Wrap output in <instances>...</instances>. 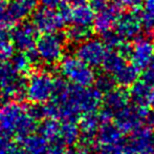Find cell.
I'll return each instance as SVG.
<instances>
[{"instance_id":"obj_1","label":"cell","mask_w":154,"mask_h":154,"mask_svg":"<svg viewBox=\"0 0 154 154\" xmlns=\"http://www.w3.org/2000/svg\"><path fill=\"white\" fill-rule=\"evenodd\" d=\"M56 80L47 71L32 73L25 82V97L32 103H46L55 94Z\"/></svg>"},{"instance_id":"obj_2","label":"cell","mask_w":154,"mask_h":154,"mask_svg":"<svg viewBox=\"0 0 154 154\" xmlns=\"http://www.w3.org/2000/svg\"><path fill=\"white\" fill-rule=\"evenodd\" d=\"M60 72L66 81L78 87H90L94 84L95 72L75 55L64 56L60 61Z\"/></svg>"},{"instance_id":"obj_3","label":"cell","mask_w":154,"mask_h":154,"mask_svg":"<svg viewBox=\"0 0 154 154\" xmlns=\"http://www.w3.org/2000/svg\"><path fill=\"white\" fill-rule=\"evenodd\" d=\"M25 82L11 62L2 60L0 62V90L1 97L6 101L14 99L19 101L25 97Z\"/></svg>"},{"instance_id":"obj_4","label":"cell","mask_w":154,"mask_h":154,"mask_svg":"<svg viewBox=\"0 0 154 154\" xmlns=\"http://www.w3.org/2000/svg\"><path fill=\"white\" fill-rule=\"evenodd\" d=\"M66 49V39L60 33L43 34L37 39L36 51L41 61L54 66L62 60Z\"/></svg>"},{"instance_id":"obj_5","label":"cell","mask_w":154,"mask_h":154,"mask_svg":"<svg viewBox=\"0 0 154 154\" xmlns=\"http://www.w3.org/2000/svg\"><path fill=\"white\" fill-rule=\"evenodd\" d=\"M37 5L38 0H11L6 4L5 11L0 15V27L8 30L14 28L17 22H21L34 14Z\"/></svg>"},{"instance_id":"obj_6","label":"cell","mask_w":154,"mask_h":154,"mask_svg":"<svg viewBox=\"0 0 154 154\" xmlns=\"http://www.w3.org/2000/svg\"><path fill=\"white\" fill-rule=\"evenodd\" d=\"M32 23L39 33L51 34L59 33L66 22L60 11L43 6L34 12Z\"/></svg>"},{"instance_id":"obj_7","label":"cell","mask_w":154,"mask_h":154,"mask_svg":"<svg viewBox=\"0 0 154 154\" xmlns=\"http://www.w3.org/2000/svg\"><path fill=\"white\" fill-rule=\"evenodd\" d=\"M107 52L108 49L103 41L90 37L87 40L77 44L75 55L89 67L97 68L102 66Z\"/></svg>"},{"instance_id":"obj_8","label":"cell","mask_w":154,"mask_h":154,"mask_svg":"<svg viewBox=\"0 0 154 154\" xmlns=\"http://www.w3.org/2000/svg\"><path fill=\"white\" fill-rule=\"evenodd\" d=\"M25 113V106L19 101L8 100L3 103L0 107V131L13 137Z\"/></svg>"},{"instance_id":"obj_9","label":"cell","mask_w":154,"mask_h":154,"mask_svg":"<svg viewBox=\"0 0 154 154\" xmlns=\"http://www.w3.org/2000/svg\"><path fill=\"white\" fill-rule=\"evenodd\" d=\"M123 8L118 2H110L106 8L97 11L92 23L93 31L99 35H106L114 31L119 18L122 15Z\"/></svg>"},{"instance_id":"obj_10","label":"cell","mask_w":154,"mask_h":154,"mask_svg":"<svg viewBox=\"0 0 154 154\" xmlns=\"http://www.w3.org/2000/svg\"><path fill=\"white\" fill-rule=\"evenodd\" d=\"M128 58L138 70H144L154 58V48L152 41L146 37H137L130 44Z\"/></svg>"},{"instance_id":"obj_11","label":"cell","mask_w":154,"mask_h":154,"mask_svg":"<svg viewBox=\"0 0 154 154\" xmlns=\"http://www.w3.org/2000/svg\"><path fill=\"white\" fill-rule=\"evenodd\" d=\"M37 31L32 23L22 22L16 25L12 32V40L15 48L23 53H29L36 49Z\"/></svg>"},{"instance_id":"obj_12","label":"cell","mask_w":154,"mask_h":154,"mask_svg":"<svg viewBox=\"0 0 154 154\" xmlns=\"http://www.w3.org/2000/svg\"><path fill=\"white\" fill-rule=\"evenodd\" d=\"M114 31L127 41L134 40L135 38L140 37L143 28L140 25L138 12L131 11L129 13L121 15Z\"/></svg>"},{"instance_id":"obj_13","label":"cell","mask_w":154,"mask_h":154,"mask_svg":"<svg viewBox=\"0 0 154 154\" xmlns=\"http://www.w3.org/2000/svg\"><path fill=\"white\" fill-rule=\"evenodd\" d=\"M95 17V11L91 5L87 3L73 5L70 8L69 22L72 25H83V27H92L93 20Z\"/></svg>"},{"instance_id":"obj_14","label":"cell","mask_w":154,"mask_h":154,"mask_svg":"<svg viewBox=\"0 0 154 154\" xmlns=\"http://www.w3.org/2000/svg\"><path fill=\"white\" fill-rule=\"evenodd\" d=\"M138 77H140V70L132 64H126L118 73L113 75L116 86H120L122 88L131 87L137 81Z\"/></svg>"},{"instance_id":"obj_15","label":"cell","mask_w":154,"mask_h":154,"mask_svg":"<svg viewBox=\"0 0 154 154\" xmlns=\"http://www.w3.org/2000/svg\"><path fill=\"white\" fill-rule=\"evenodd\" d=\"M126 58H127L126 56L118 51H108L101 67L105 73L114 75L127 64Z\"/></svg>"},{"instance_id":"obj_16","label":"cell","mask_w":154,"mask_h":154,"mask_svg":"<svg viewBox=\"0 0 154 154\" xmlns=\"http://www.w3.org/2000/svg\"><path fill=\"white\" fill-rule=\"evenodd\" d=\"M91 27H83V25H71L66 30L64 34V37L66 41L73 43V44H79L83 41L87 40L92 35Z\"/></svg>"},{"instance_id":"obj_17","label":"cell","mask_w":154,"mask_h":154,"mask_svg":"<svg viewBox=\"0 0 154 154\" xmlns=\"http://www.w3.org/2000/svg\"><path fill=\"white\" fill-rule=\"evenodd\" d=\"M15 45L8 29L0 27V60H8L14 56Z\"/></svg>"},{"instance_id":"obj_18","label":"cell","mask_w":154,"mask_h":154,"mask_svg":"<svg viewBox=\"0 0 154 154\" xmlns=\"http://www.w3.org/2000/svg\"><path fill=\"white\" fill-rule=\"evenodd\" d=\"M19 145L29 154H43L45 151V142L40 135L31 134Z\"/></svg>"},{"instance_id":"obj_19","label":"cell","mask_w":154,"mask_h":154,"mask_svg":"<svg viewBox=\"0 0 154 154\" xmlns=\"http://www.w3.org/2000/svg\"><path fill=\"white\" fill-rule=\"evenodd\" d=\"M131 89V96L134 100L138 103H146L150 101V94L152 84H148L145 80H137L134 84H132Z\"/></svg>"},{"instance_id":"obj_20","label":"cell","mask_w":154,"mask_h":154,"mask_svg":"<svg viewBox=\"0 0 154 154\" xmlns=\"http://www.w3.org/2000/svg\"><path fill=\"white\" fill-rule=\"evenodd\" d=\"M129 99V94L125 88H116L111 89L106 93V103L111 107H122Z\"/></svg>"},{"instance_id":"obj_21","label":"cell","mask_w":154,"mask_h":154,"mask_svg":"<svg viewBox=\"0 0 154 154\" xmlns=\"http://www.w3.org/2000/svg\"><path fill=\"white\" fill-rule=\"evenodd\" d=\"M11 64L19 74H25L31 70L32 62L29 60V56L23 52L14 54V56L11 58Z\"/></svg>"},{"instance_id":"obj_22","label":"cell","mask_w":154,"mask_h":154,"mask_svg":"<svg viewBox=\"0 0 154 154\" xmlns=\"http://www.w3.org/2000/svg\"><path fill=\"white\" fill-rule=\"evenodd\" d=\"M94 84L100 92H105V93H107L108 91H110L111 89H113L116 86L113 76L110 74H107V73L100 75V76H97Z\"/></svg>"},{"instance_id":"obj_23","label":"cell","mask_w":154,"mask_h":154,"mask_svg":"<svg viewBox=\"0 0 154 154\" xmlns=\"http://www.w3.org/2000/svg\"><path fill=\"white\" fill-rule=\"evenodd\" d=\"M140 25H142L143 31L145 32H153L154 31V15L147 11L138 12Z\"/></svg>"},{"instance_id":"obj_24","label":"cell","mask_w":154,"mask_h":154,"mask_svg":"<svg viewBox=\"0 0 154 154\" xmlns=\"http://www.w3.org/2000/svg\"><path fill=\"white\" fill-rule=\"evenodd\" d=\"M57 130V125L53 120H45L39 126L38 131L42 135V137H48L51 136Z\"/></svg>"},{"instance_id":"obj_25","label":"cell","mask_w":154,"mask_h":154,"mask_svg":"<svg viewBox=\"0 0 154 154\" xmlns=\"http://www.w3.org/2000/svg\"><path fill=\"white\" fill-rule=\"evenodd\" d=\"M146 0H118V3L123 8H128L131 11H137L140 6L144 5Z\"/></svg>"},{"instance_id":"obj_26","label":"cell","mask_w":154,"mask_h":154,"mask_svg":"<svg viewBox=\"0 0 154 154\" xmlns=\"http://www.w3.org/2000/svg\"><path fill=\"white\" fill-rule=\"evenodd\" d=\"M144 74H143L142 79L145 80L146 82L150 84H154V58L152 59V61L148 64L146 69H144Z\"/></svg>"},{"instance_id":"obj_27","label":"cell","mask_w":154,"mask_h":154,"mask_svg":"<svg viewBox=\"0 0 154 154\" xmlns=\"http://www.w3.org/2000/svg\"><path fill=\"white\" fill-rule=\"evenodd\" d=\"M90 5L94 11H100L102 8H106L111 2V0H89Z\"/></svg>"},{"instance_id":"obj_28","label":"cell","mask_w":154,"mask_h":154,"mask_svg":"<svg viewBox=\"0 0 154 154\" xmlns=\"http://www.w3.org/2000/svg\"><path fill=\"white\" fill-rule=\"evenodd\" d=\"M43 6L49 8H57L62 5L63 0H38Z\"/></svg>"},{"instance_id":"obj_29","label":"cell","mask_w":154,"mask_h":154,"mask_svg":"<svg viewBox=\"0 0 154 154\" xmlns=\"http://www.w3.org/2000/svg\"><path fill=\"white\" fill-rule=\"evenodd\" d=\"M145 5V11L151 13L152 15H154V0H146L144 3Z\"/></svg>"},{"instance_id":"obj_30","label":"cell","mask_w":154,"mask_h":154,"mask_svg":"<svg viewBox=\"0 0 154 154\" xmlns=\"http://www.w3.org/2000/svg\"><path fill=\"white\" fill-rule=\"evenodd\" d=\"M88 0H67V3L71 4V5H78V4H83L86 3Z\"/></svg>"},{"instance_id":"obj_31","label":"cell","mask_w":154,"mask_h":154,"mask_svg":"<svg viewBox=\"0 0 154 154\" xmlns=\"http://www.w3.org/2000/svg\"><path fill=\"white\" fill-rule=\"evenodd\" d=\"M5 8H6L5 1H1V0H0V15L5 11Z\"/></svg>"},{"instance_id":"obj_32","label":"cell","mask_w":154,"mask_h":154,"mask_svg":"<svg viewBox=\"0 0 154 154\" xmlns=\"http://www.w3.org/2000/svg\"><path fill=\"white\" fill-rule=\"evenodd\" d=\"M150 103H154V84L151 89V94H150Z\"/></svg>"},{"instance_id":"obj_33","label":"cell","mask_w":154,"mask_h":154,"mask_svg":"<svg viewBox=\"0 0 154 154\" xmlns=\"http://www.w3.org/2000/svg\"><path fill=\"white\" fill-rule=\"evenodd\" d=\"M153 33V37H152V44H153V48H154V31L152 32Z\"/></svg>"},{"instance_id":"obj_34","label":"cell","mask_w":154,"mask_h":154,"mask_svg":"<svg viewBox=\"0 0 154 154\" xmlns=\"http://www.w3.org/2000/svg\"><path fill=\"white\" fill-rule=\"evenodd\" d=\"M2 97H1V90H0V99H1Z\"/></svg>"},{"instance_id":"obj_35","label":"cell","mask_w":154,"mask_h":154,"mask_svg":"<svg viewBox=\"0 0 154 154\" xmlns=\"http://www.w3.org/2000/svg\"><path fill=\"white\" fill-rule=\"evenodd\" d=\"M1 1H6V0H1Z\"/></svg>"}]
</instances>
